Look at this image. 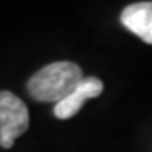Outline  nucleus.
Segmentation results:
<instances>
[{
    "instance_id": "1",
    "label": "nucleus",
    "mask_w": 152,
    "mask_h": 152,
    "mask_svg": "<svg viewBox=\"0 0 152 152\" xmlns=\"http://www.w3.org/2000/svg\"><path fill=\"white\" fill-rule=\"evenodd\" d=\"M81 80L83 71L76 63L58 61L41 68L31 76L27 81V91L36 102H49L56 105L69 96Z\"/></svg>"
},
{
    "instance_id": "2",
    "label": "nucleus",
    "mask_w": 152,
    "mask_h": 152,
    "mask_svg": "<svg viewBox=\"0 0 152 152\" xmlns=\"http://www.w3.org/2000/svg\"><path fill=\"white\" fill-rule=\"evenodd\" d=\"M29 129V110L19 96L0 91V145L10 149L19 135Z\"/></svg>"
},
{
    "instance_id": "3",
    "label": "nucleus",
    "mask_w": 152,
    "mask_h": 152,
    "mask_svg": "<svg viewBox=\"0 0 152 152\" xmlns=\"http://www.w3.org/2000/svg\"><path fill=\"white\" fill-rule=\"evenodd\" d=\"M102 91H103V83H102V80H98L95 76H86V78H83L81 83L75 88V91L71 93L69 96L54 105L53 112H54L56 118L66 120V118L75 117V115L80 112V108L83 107V103H85L86 100L100 96Z\"/></svg>"
},
{
    "instance_id": "4",
    "label": "nucleus",
    "mask_w": 152,
    "mask_h": 152,
    "mask_svg": "<svg viewBox=\"0 0 152 152\" xmlns=\"http://www.w3.org/2000/svg\"><path fill=\"white\" fill-rule=\"evenodd\" d=\"M120 20L132 34L152 44V2H137L125 7Z\"/></svg>"
}]
</instances>
